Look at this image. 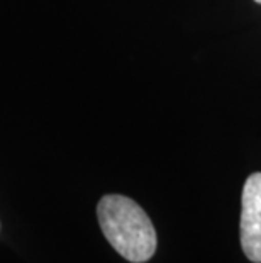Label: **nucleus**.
<instances>
[{"label":"nucleus","mask_w":261,"mask_h":263,"mask_svg":"<svg viewBox=\"0 0 261 263\" xmlns=\"http://www.w3.org/2000/svg\"><path fill=\"white\" fill-rule=\"evenodd\" d=\"M241 246L248 260L261 263V173L248 177L241 199Z\"/></svg>","instance_id":"2"},{"label":"nucleus","mask_w":261,"mask_h":263,"mask_svg":"<svg viewBox=\"0 0 261 263\" xmlns=\"http://www.w3.org/2000/svg\"><path fill=\"white\" fill-rule=\"evenodd\" d=\"M98 224L110 246L127 261L144 263L156 251L158 238L143 207L126 195H104L97 205Z\"/></svg>","instance_id":"1"},{"label":"nucleus","mask_w":261,"mask_h":263,"mask_svg":"<svg viewBox=\"0 0 261 263\" xmlns=\"http://www.w3.org/2000/svg\"><path fill=\"white\" fill-rule=\"evenodd\" d=\"M254 2H258V4H261V0H254Z\"/></svg>","instance_id":"3"}]
</instances>
